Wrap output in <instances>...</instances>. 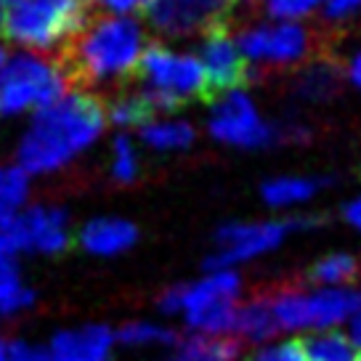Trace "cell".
Returning <instances> with one entry per match:
<instances>
[{"mask_svg": "<svg viewBox=\"0 0 361 361\" xmlns=\"http://www.w3.org/2000/svg\"><path fill=\"white\" fill-rule=\"evenodd\" d=\"M106 109L99 96L75 90L37 109L30 130L19 144V168L30 173H54L88 149L104 130Z\"/></svg>", "mask_w": 361, "mask_h": 361, "instance_id": "cell-1", "label": "cell"}, {"mask_svg": "<svg viewBox=\"0 0 361 361\" xmlns=\"http://www.w3.org/2000/svg\"><path fill=\"white\" fill-rule=\"evenodd\" d=\"M144 56V27L130 16H90L59 54V64L78 90L135 78Z\"/></svg>", "mask_w": 361, "mask_h": 361, "instance_id": "cell-2", "label": "cell"}, {"mask_svg": "<svg viewBox=\"0 0 361 361\" xmlns=\"http://www.w3.org/2000/svg\"><path fill=\"white\" fill-rule=\"evenodd\" d=\"M88 19L85 0H11L6 6L0 32L11 43L35 51L59 48L61 54L88 24Z\"/></svg>", "mask_w": 361, "mask_h": 361, "instance_id": "cell-3", "label": "cell"}, {"mask_svg": "<svg viewBox=\"0 0 361 361\" xmlns=\"http://www.w3.org/2000/svg\"><path fill=\"white\" fill-rule=\"evenodd\" d=\"M135 80L154 112H173L189 102H213L202 61L189 54H176L165 45L144 48Z\"/></svg>", "mask_w": 361, "mask_h": 361, "instance_id": "cell-4", "label": "cell"}, {"mask_svg": "<svg viewBox=\"0 0 361 361\" xmlns=\"http://www.w3.org/2000/svg\"><path fill=\"white\" fill-rule=\"evenodd\" d=\"M67 88L69 80L56 59L19 54L0 69V117L30 106L43 109L67 96Z\"/></svg>", "mask_w": 361, "mask_h": 361, "instance_id": "cell-5", "label": "cell"}, {"mask_svg": "<svg viewBox=\"0 0 361 361\" xmlns=\"http://www.w3.org/2000/svg\"><path fill=\"white\" fill-rule=\"evenodd\" d=\"M269 298L279 329H327L361 308V293L353 290L303 293L298 287H274Z\"/></svg>", "mask_w": 361, "mask_h": 361, "instance_id": "cell-6", "label": "cell"}, {"mask_svg": "<svg viewBox=\"0 0 361 361\" xmlns=\"http://www.w3.org/2000/svg\"><path fill=\"white\" fill-rule=\"evenodd\" d=\"M237 293L239 276L234 271H213L202 282L183 287L180 311L200 335L224 338L237 324Z\"/></svg>", "mask_w": 361, "mask_h": 361, "instance_id": "cell-7", "label": "cell"}, {"mask_svg": "<svg viewBox=\"0 0 361 361\" xmlns=\"http://www.w3.org/2000/svg\"><path fill=\"white\" fill-rule=\"evenodd\" d=\"M237 45L245 61L255 64H303L319 54V40L303 24L276 22L242 30Z\"/></svg>", "mask_w": 361, "mask_h": 361, "instance_id": "cell-8", "label": "cell"}, {"mask_svg": "<svg viewBox=\"0 0 361 361\" xmlns=\"http://www.w3.org/2000/svg\"><path fill=\"white\" fill-rule=\"evenodd\" d=\"M319 224V218H293V221H269V224H228L218 231V252H213L204 269L207 271H224L234 263L250 260L274 250L287 231L293 228H311Z\"/></svg>", "mask_w": 361, "mask_h": 361, "instance_id": "cell-9", "label": "cell"}, {"mask_svg": "<svg viewBox=\"0 0 361 361\" xmlns=\"http://www.w3.org/2000/svg\"><path fill=\"white\" fill-rule=\"evenodd\" d=\"M69 221L59 207H30L27 213L13 215V221L0 231V255L13 258L16 252L35 250L56 255L69 247Z\"/></svg>", "mask_w": 361, "mask_h": 361, "instance_id": "cell-10", "label": "cell"}, {"mask_svg": "<svg viewBox=\"0 0 361 361\" xmlns=\"http://www.w3.org/2000/svg\"><path fill=\"white\" fill-rule=\"evenodd\" d=\"M234 13V0H149L147 24L159 37L202 35L215 24H226Z\"/></svg>", "mask_w": 361, "mask_h": 361, "instance_id": "cell-11", "label": "cell"}, {"mask_svg": "<svg viewBox=\"0 0 361 361\" xmlns=\"http://www.w3.org/2000/svg\"><path fill=\"white\" fill-rule=\"evenodd\" d=\"M210 135L221 144L242 149L266 147L276 138V130L258 114L255 104L250 102L247 93L228 90L213 102L210 114Z\"/></svg>", "mask_w": 361, "mask_h": 361, "instance_id": "cell-12", "label": "cell"}, {"mask_svg": "<svg viewBox=\"0 0 361 361\" xmlns=\"http://www.w3.org/2000/svg\"><path fill=\"white\" fill-rule=\"evenodd\" d=\"M200 61H202L207 82H210L213 102L228 90H239V85H245L250 78L247 61L239 51L237 37L228 30V22L215 24L207 32H202Z\"/></svg>", "mask_w": 361, "mask_h": 361, "instance_id": "cell-13", "label": "cell"}, {"mask_svg": "<svg viewBox=\"0 0 361 361\" xmlns=\"http://www.w3.org/2000/svg\"><path fill=\"white\" fill-rule=\"evenodd\" d=\"M112 329L104 324H88L75 332H59L51 340L48 359L64 361V359H82V361H106L109 348H112Z\"/></svg>", "mask_w": 361, "mask_h": 361, "instance_id": "cell-14", "label": "cell"}, {"mask_svg": "<svg viewBox=\"0 0 361 361\" xmlns=\"http://www.w3.org/2000/svg\"><path fill=\"white\" fill-rule=\"evenodd\" d=\"M343 67L329 54H316L305 61V67L295 75L293 88L303 102H327L340 88Z\"/></svg>", "mask_w": 361, "mask_h": 361, "instance_id": "cell-15", "label": "cell"}, {"mask_svg": "<svg viewBox=\"0 0 361 361\" xmlns=\"http://www.w3.org/2000/svg\"><path fill=\"white\" fill-rule=\"evenodd\" d=\"M138 231L133 224L120 221V218H96L82 226L80 231V245L93 255H117L133 247Z\"/></svg>", "mask_w": 361, "mask_h": 361, "instance_id": "cell-16", "label": "cell"}, {"mask_svg": "<svg viewBox=\"0 0 361 361\" xmlns=\"http://www.w3.org/2000/svg\"><path fill=\"white\" fill-rule=\"evenodd\" d=\"M234 332H237L242 340H250V343H263V340H269L274 332H279V324H276V316H274V308H271L269 293H258L250 303L237 308Z\"/></svg>", "mask_w": 361, "mask_h": 361, "instance_id": "cell-17", "label": "cell"}, {"mask_svg": "<svg viewBox=\"0 0 361 361\" xmlns=\"http://www.w3.org/2000/svg\"><path fill=\"white\" fill-rule=\"evenodd\" d=\"M242 350V343L234 338H213V335H194L183 340L176 361H234Z\"/></svg>", "mask_w": 361, "mask_h": 361, "instance_id": "cell-18", "label": "cell"}, {"mask_svg": "<svg viewBox=\"0 0 361 361\" xmlns=\"http://www.w3.org/2000/svg\"><path fill=\"white\" fill-rule=\"evenodd\" d=\"M308 361H359V350L348 335L340 332H322L300 340Z\"/></svg>", "mask_w": 361, "mask_h": 361, "instance_id": "cell-19", "label": "cell"}, {"mask_svg": "<svg viewBox=\"0 0 361 361\" xmlns=\"http://www.w3.org/2000/svg\"><path fill=\"white\" fill-rule=\"evenodd\" d=\"M141 141L152 149L168 152V149H186L194 141V128L180 120H165V123H147L141 128Z\"/></svg>", "mask_w": 361, "mask_h": 361, "instance_id": "cell-20", "label": "cell"}, {"mask_svg": "<svg viewBox=\"0 0 361 361\" xmlns=\"http://www.w3.org/2000/svg\"><path fill=\"white\" fill-rule=\"evenodd\" d=\"M106 117L120 128H144L147 123H152L154 109L141 90L138 93H120L109 102Z\"/></svg>", "mask_w": 361, "mask_h": 361, "instance_id": "cell-21", "label": "cell"}, {"mask_svg": "<svg viewBox=\"0 0 361 361\" xmlns=\"http://www.w3.org/2000/svg\"><path fill=\"white\" fill-rule=\"evenodd\" d=\"M322 186V180L314 178H274L263 186V200L271 207H287V204L303 202Z\"/></svg>", "mask_w": 361, "mask_h": 361, "instance_id": "cell-22", "label": "cell"}, {"mask_svg": "<svg viewBox=\"0 0 361 361\" xmlns=\"http://www.w3.org/2000/svg\"><path fill=\"white\" fill-rule=\"evenodd\" d=\"M361 271V263L353 255L338 252V255H327L319 263H314V269L308 271V279L319 284H343L356 279Z\"/></svg>", "mask_w": 361, "mask_h": 361, "instance_id": "cell-23", "label": "cell"}, {"mask_svg": "<svg viewBox=\"0 0 361 361\" xmlns=\"http://www.w3.org/2000/svg\"><path fill=\"white\" fill-rule=\"evenodd\" d=\"M117 340H123L128 345H170L176 343V332L149 322H130L117 332Z\"/></svg>", "mask_w": 361, "mask_h": 361, "instance_id": "cell-24", "label": "cell"}, {"mask_svg": "<svg viewBox=\"0 0 361 361\" xmlns=\"http://www.w3.org/2000/svg\"><path fill=\"white\" fill-rule=\"evenodd\" d=\"M35 295L19 282V271L16 274H0V316H11L22 311L27 305H32Z\"/></svg>", "mask_w": 361, "mask_h": 361, "instance_id": "cell-25", "label": "cell"}, {"mask_svg": "<svg viewBox=\"0 0 361 361\" xmlns=\"http://www.w3.org/2000/svg\"><path fill=\"white\" fill-rule=\"evenodd\" d=\"M30 192V176L22 168H0V204L16 210L22 207Z\"/></svg>", "mask_w": 361, "mask_h": 361, "instance_id": "cell-26", "label": "cell"}, {"mask_svg": "<svg viewBox=\"0 0 361 361\" xmlns=\"http://www.w3.org/2000/svg\"><path fill=\"white\" fill-rule=\"evenodd\" d=\"M112 176L120 183H130L138 176V157L128 135H117L114 138V162H112Z\"/></svg>", "mask_w": 361, "mask_h": 361, "instance_id": "cell-27", "label": "cell"}, {"mask_svg": "<svg viewBox=\"0 0 361 361\" xmlns=\"http://www.w3.org/2000/svg\"><path fill=\"white\" fill-rule=\"evenodd\" d=\"M319 3H327V0H266V11L274 19L290 22V19H303V16H308Z\"/></svg>", "mask_w": 361, "mask_h": 361, "instance_id": "cell-28", "label": "cell"}, {"mask_svg": "<svg viewBox=\"0 0 361 361\" xmlns=\"http://www.w3.org/2000/svg\"><path fill=\"white\" fill-rule=\"evenodd\" d=\"M247 361H308L305 348L300 340H287L279 345H269V348L252 353Z\"/></svg>", "mask_w": 361, "mask_h": 361, "instance_id": "cell-29", "label": "cell"}, {"mask_svg": "<svg viewBox=\"0 0 361 361\" xmlns=\"http://www.w3.org/2000/svg\"><path fill=\"white\" fill-rule=\"evenodd\" d=\"M6 361H51V359H48V350L30 345L24 340H11V343H6Z\"/></svg>", "mask_w": 361, "mask_h": 361, "instance_id": "cell-30", "label": "cell"}, {"mask_svg": "<svg viewBox=\"0 0 361 361\" xmlns=\"http://www.w3.org/2000/svg\"><path fill=\"white\" fill-rule=\"evenodd\" d=\"M356 11H361V0H327L324 6V16L329 22H343Z\"/></svg>", "mask_w": 361, "mask_h": 361, "instance_id": "cell-31", "label": "cell"}, {"mask_svg": "<svg viewBox=\"0 0 361 361\" xmlns=\"http://www.w3.org/2000/svg\"><path fill=\"white\" fill-rule=\"evenodd\" d=\"M85 3H93V6H102V8H109L114 13H130V11H144L149 6V0H85Z\"/></svg>", "mask_w": 361, "mask_h": 361, "instance_id": "cell-32", "label": "cell"}, {"mask_svg": "<svg viewBox=\"0 0 361 361\" xmlns=\"http://www.w3.org/2000/svg\"><path fill=\"white\" fill-rule=\"evenodd\" d=\"M345 221H348L353 228H359L361 231V197H356V200L345 207Z\"/></svg>", "mask_w": 361, "mask_h": 361, "instance_id": "cell-33", "label": "cell"}, {"mask_svg": "<svg viewBox=\"0 0 361 361\" xmlns=\"http://www.w3.org/2000/svg\"><path fill=\"white\" fill-rule=\"evenodd\" d=\"M350 343H353L356 348H361V308L350 316Z\"/></svg>", "mask_w": 361, "mask_h": 361, "instance_id": "cell-34", "label": "cell"}, {"mask_svg": "<svg viewBox=\"0 0 361 361\" xmlns=\"http://www.w3.org/2000/svg\"><path fill=\"white\" fill-rule=\"evenodd\" d=\"M348 78H350V82H353V85H359V88H361V51L353 56V61H350Z\"/></svg>", "mask_w": 361, "mask_h": 361, "instance_id": "cell-35", "label": "cell"}, {"mask_svg": "<svg viewBox=\"0 0 361 361\" xmlns=\"http://www.w3.org/2000/svg\"><path fill=\"white\" fill-rule=\"evenodd\" d=\"M11 221H13V210H8V207H3V204H0V231L11 224Z\"/></svg>", "mask_w": 361, "mask_h": 361, "instance_id": "cell-36", "label": "cell"}, {"mask_svg": "<svg viewBox=\"0 0 361 361\" xmlns=\"http://www.w3.org/2000/svg\"><path fill=\"white\" fill-rule=\"evenodd\" d=\"M8 64V54H6V45L0 43V69Z\"/></svg>", "mask_w": 361, "mask_h": 361, "instance_id": "cell-37", "label": "cell"}, {"mask_svg": "<svg viewBox=\"0 0 361 361\" xmlns=\"http://www.w3.org/2000/svg\"><path fill=\"white\" fill-rule=\"evenodd\" d=\"M359 361H361V353H359Z\"/></svg>", "mask_w": 361, "mask_h": 361, "instance_id": "cell-38", "label": "cell"}]
</instances>
